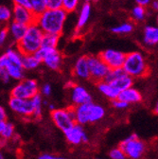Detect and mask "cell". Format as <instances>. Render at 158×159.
Wrapping results in <instances>:
<instances>
[{
	"label": "cell",
	"mask_w": 158,
	"mask_h": 159,
	"mask_svg": "<svg viewBox=\"0 0 158 159\" xmlns=\"http://www.w3.org/2000/svg\"><path fill=\"white\" fill-rule=\"evenodd\" d=\"M53 155L50 153H42L41 155H39L38 159H52Z\"/></svg>",
	"instance_id": "cell-44"
},
{
	"label": "cell",
	"mask_w": 158,
	"mask_h": 159,
	"mask_svg": "<svg viewBox=\"0 0 158 159\" xmlns=\"http://www.w3.org/2000/svg\"><path fill=\"white\" fill-rule=\"evenodd\" d=\"M72 110L74 113L75 122L81 126L102 120L106 113L103 106L93 102L72 107Z\"/></svg>",
	"instance_id": "cell-3"
},
{
	"label": "cell",
	"mask_w": 158,
	"mask_h": 159,
	"mask_svg": "<svg viewBox=\"0 0 158 159\" xmlns=\"http://www.w3.org/2000/svg\"><path fill=\"white\" fill-rule=\"evenodd\" d=\"M125 72L122 68H117V69H110L107 76L104 79V82L107 83H112L115 80L118 79L120 77H121L122 75H124Z\"/></svg>",
	"instance_id": "cell-33"
},
{
	"label": "cell",
	"mask_w": 158,
	"mask_h": 159,
	"mask_svg": "<svg viewBox=\"0 0 158 159\" xmlns=\"http://www.w3.org/2000/svg\"><path fill=\"white\" fill-rule=\"evenodd\" d=\"M97 89L103 96H105L106 98H108L111 101H114V99L117 98V96L120 94V91L116 90L111 84L107 83V82H100L97 84Z\"/></svg>",
	"instance_id": "cell-20"
},
{
	"label": "cell",
	"mask_w": 158,
	"mask_h": 159,
	"mask_svg": "<svg viewBox=\"0 0 158 159\" xmlns=\"http://www.w3.org/2000/svg\"><path fill=\"white\" fill-rule=\"evenodd\" d=\"M30 102L33 107V114L31 118L41 119L43 115V97L39 93L30 98Z\"/></svg>",
	"instance_id": "cell-22"
},
{
	"label": "cell",
	"mask_w": 158,
	"mask_h": 159,
	"mask_svg": "<svg viewBox=\"0 0 158 159\" xmlns=\"http://www.w3.org/2000/svg\"><path fill=\"white\" fill-rule=\"evenodd\" d=\"M70 86V99H71V107L79 106L82 104L89 103L93 102L92 96L87 91V89L80 84H69Z\"/></svg>",
	"instance_id": "cell-12"
},
{
	"label": "cell",
	"mask_w": 158,
	"mask_h": 159,
	"mask_svg": "<svg viewBox=\"0 0 158 159\" xmlns=\"http://www.w3.org/2000/svg\"><path fill=\"white\" fill-rule=\"evenodd\" d=\"M30 11L35 16H38L47 10L46 0H29Z\"/></svg>",
	"instance_id": "cell-30"
},
{
	"label": "cell",
	"mask_w": 158,
	"mask_h": 159,
	"mask_svg": "<svg viewBox=\"0 0 158 159\" xmlns=\"http://www.w3.org/2000/svg\"><path fill=\"white\" fill-rule=\"evenodd\" d=\"M149 8H151L152 11H157V9H158V1L157 0H152L151 3L149 6Z\"/></svg>",
	"instance_id": "cell-43"
},
{
	"label": "cell",
	"mask_w": 158,
	"mask_h": 159,
	"mask_svg": "<svg viewBox=\"0 0 158 159\" xmlns=\"http://www.w3.org/2000/svg\"><path fill=\"white\" fill-rule=\"evenodd\" d=\"M10 108L12 112L17 114L22 117H32L33 114V107L31 104L30 99H23L17 98H10L9 101Z\"/></svg>",
	"instance_id": "cell-11"
},
{
	"label": "cell",
	"mask_w": 158,
	"mask_h": 159,
	"mask_svg": "<svg viewBox=\"0 0 158 159\" xmlns=\"http://www.w3.org/2000/svg\"><path fill=\"white\" fill-rule=\"evenodd\" d=\"M134 30V24L133 22H125L111 29V31L115 34H130Z\"/></svg>",
	"instance_id": "cell-28"
},
{
	"label": "cell",
	"mask_w": 158,
	"mask_h": 159,
	"mask_svg": "<svg viewBox=\"0 0 158 159\" xmlns=\"http://www.w3.org/2000/svg\"><path fill=\"white\" fill-rule=\"evenodd\" d=\"M8 37H9V31L7 26L0 29V48H2L5 45V43L8 40Z\"/></svg>",
	"instance_id": "cell-36"
},
{
	"label": "cell",
	"mask_w": 158,
	"mask_h": 159,
	"mask_svg": "<svg viewBox=\"0 0 158 159\" xmlns=\"http://www.w3.org/2000/svg\"><path fill=\"white\" fill-rule=\"evenodd\" d=\"M122 69L133 80L146 78L151 73L148 60L140 51H133L126 54Z\"/></svg>",
	"instance_id": "cell-2"
},
{
	"label": "cell",
	"mask_w": 158,
	"mask_h": 159,
	"mask_svg": "<svg viewBox=\"0 0 158 159\" xmlns=\"http://www.w3.org/2000/svg\"><path fill=\"white\" fill-rule=\"evenodd\" d=\"M35 19L36 16L29 9L13 5V8L11 9V21L29 27L35 23Z\"/></svg>",
	"instance_id": "cell-14"
},
{
	"label": "cell",
	"mask_w": 158,
	"mask_h": 159,
	"mask_svg": "<svg viewBox=\"0 0 158 159\" xmlns=\"http://www.w3.org/2000/svg\"><path fill=\"white\" fill-rule=\"evenodd\" d=\"M14 134H15L14 125L11 122L7 121L6 125H5V128H4L1 135H0V137H1L2 139H4L5 141H7V140H10V139H11L14 136Z\"/></svg>",
	"instance_id": "cell-32"
},
{
	"label": "cell",
	"mask_w": 158,
	"mask_h": 159,
	"mask_svg": "<svg viewBox=\"0 0 158 159\" xmlns=\"http://www.w3.org/2000/svg\"><path fill=\"white\" fill-rule=\"evenodd\" d=\"M133 81H134V80L133 78H131L130 76H128L125 73L121 77H120L118 79L115 80V81H113L112 83H109V84H111L116 90L121 92V91H123L125 89H128V88L132 87L133 85Z\"/></svg>",
	"instance_id": "cell-21"
},
{
	"label": "cell",
	"mask_w": 158,
	"mask_h": 159,
	"mask_svg": "<svg viewBox=\"0 0 158 159\" xmlns=\"http://www.w3.org/2000/svg\"><path fill=\"white\" fill-rule=\"evenodd\" d=\"M6 122L7 121H0V135H1L4 128H5V125H6Z\"/></svg>",
	"instance_id": "cell-45"
},
{
	"label": "cell",
	"mask_w": 158,
	"mask_h": 159,
	"mask_svg": "<svg viewBox=\"0 0 158 159\" xmlns=\"http://www.w3.org/2000/svg\"><path fill=\"white\" fill-rule=\"evenodd\" d=\"M143 43L147 47H154L158 43V29L154 26H146L143 31Z\"/></svg>",
	"instance_id": "cell-19"
},
{
	"label": "cell",
	"mask_w": 158,
	"mask_h": 159,
	"mask_svg": "<svg viewBox=\"0 0 158 159\" xmlns=\"http://www.w3.org/2000/svg\"><path fill=\"white\" fill-rule=\"evenodd\" d=\"M11 21V10L6 6H0V29L6 27Z\"/></svg>",
	"instance_id": "cell-29"
},
{
	"label": "cell",
	"mask_w": 158,
	"mask_h": 159,
	"mask_svg": "<svg viewBox=\"0 0 158 159\" xmlns=\"http://www.w3.org/2000/svg\"><path fill=\"white\" fill-rule=\"evenodd\" d=\"M12 1H13V5L15 6H20V7H24V8L30 10L29 0H12Z\"/></svg>",
	"instance_id": "cell-40"
},
{
	"label": "cell",
	"mask_w": 158,
	"mask_h": 159,
	"mask_svg": "<svg viewBox=\"0 0 158 159\" xmlns=\"http://www.w3.org/2000/svg\"><path fill=\"white\" fill-rule=\"evenodd\" d=\"M39 93H40V95L43 97H49L52 93V87L49 84H45L42 85V87L40 88V90H39Z\"/></svg>",
	"instance_id": "cell-38"
},
{
	"label": "cell",
	"mask_w": 158,
	"mask_h": 159,
	"mask_svg": "<svg viewBox=\"0 0 158 159\" xmlns=\"http://www.w3.org/2000/svg\"><path fill=\"white\" fill-rule=\"evenodd\" d=\"M134 1H135V3H136L137 6H141L143 8L148 9L152 0H134Z\"/></svg>",
	"instance_id": "cell-41"
},
{
	"label": "cell",
	"mask_w": 158,
	"mask_h": 159,
	"mask_svg": "<svg viewBox=\"0 0 158 159\" xmlns=\"http://www.w3.org/2000/svg\"><path fill=\"white\" fill-rule=\"evenodd\" d=\"M87 63L90 74L89 80L95 82L96 84L104 81L110 69L98 57V55H87Z\"/></svg>",
	"instance_id": "cell-9"
},
{
	"label": "cell",
	"mask_w": 158,
	"mask_h": 159,
	"mask_svg": "<svg viewBox=\"0 0 158 159\" xmlns=\"http://www.w3.org/2000/svg\"><path fill=\"white\" fill-rule=\"evenodd\" d=\"M44 32L35 23L29 25L22 39L16 44V49L22 55L34 54L41 48V42Z\"/></svg>",
	"instance_id": "cell-4"
},
{
	"label": "cell",
	"mask_w": 158,
	"mask_h": 159,
	"mask_svg": "<svg viewBox=\"0 0 158 159\" xmlns=\"http://www.w3.org/2000/svg\"><path fill=\"white\" fill-rule=\"evenodd\" d=\"M47 107H48L49 112H52V111H54V110L56 109V107H55V105H54L53 103H49V104H47Z\"/></svg>",
	"instance_id": "cell-46"
},
{
	"label": "cell",
	"mask_w": 158,
	"mask_h": 159,
	"mask_svg": "<svg viewBox=\"0 0 158 159\" xmlns=\"http://www.w3.org/2000/svg\"><path fill=\"white\" fill-rule=\"evenodd\" d=\"M11 81L10 76L8 75L7 71L5 68H2V67H0V83H2L4 84H9L10 82Z\"/></svg>",
	"instance_id": "cell-39"
},
{
	"label": "cell",
	"mask_w": 158,
	"mask_h": 159,
	"mask_svg": "<svg viewBox=\"0 0 158 159\" xmlns=\"http://www.w3.org/2000/svg\"><path fill=\"white\" fill-rule=\"evenodd\" d=\"M80 4V0H63L62 2V9L66 13L74 12Z\"/></svg>",
	"instance_id": "cell-31"
},
{
	"label": "cell",
	"mask_w": 158,
	"mask_h": 159,
	"mask_svg": "<svg viewBox=\"0 0 158 159\" xmlns=\"http://www.w3.org/2000/svg\"><path fill=\"white\" fill-rule=\"evenodd\" d=\"M61 35L52 34V33H44L42 37L41 48H57L59 42H60Z\"/></svg>",
	"instance_id": "cell-23"
},
{
	"label": "cell",
	"mask_w": 158,
	"mask_h": 159,
	"mask_svg": "<svg viewBox=\"0 0 158 159\" xmlns=\"http://www.w3.org/2000/svg\"><path fill=\"white\" fill-rule=\"evenodd\" d=\"M117 98L126 102L127 104L131 105V104H136V103L141 102L143 97L139 90L132 86L128 89H125L120 92V94L117 96Z\"/></svg>",
	"instance_id": "cell-16"
},
{
	"label": "cell",
	"mask_w": 158,
	"mask_h": 159,
	"mask_svg": "<svg viewBox=\"0 0 158 159\" xmlns=\"http://www.w3.org/2000/svg\"><path fill=\"white\" fill-rule=\"evenodd\" d=\"M7 118H8L7 111L1 104H0V121H7Z\"/></svg>",
	"instance_id": "cell-42"
},
{
	"label": "cell",
	"mask_w": 158,
	"mask_h": 159,
	"mask_svg": "<svg viewBox=\"0 0 158 159\" xmlns=\"http://www.w3.org/2000/svg\"><path fill=\"white\" fill-rule=\"evenodd\" d=\"M98 57L102 60V62L108 66L109 69H117L122 68L126 53L116 49L108 48L98 54Z\"/></svg>",
	"instance_id": "cell-10"
},
{
	"label": "cell",
	"mask_w": 158,
	"mask_h": 159,
	"mask_svg": "<svg viewBox=\"0 0 158 159\" xmlns=\"http://www.w3.org/2000/svg\"><path fill=\"white\" fill-rule=\"evenodd\" d=\"M90 14H91V5H90V3H84L82 8H81V11H80V14H79L78 22H77L76 29H75V35L80 34V32L86 26V24L89 21Z\"/></svg>",
	"instance_id": "cell-17"
},
{
	"label": "cell",
	"mask_w": 158,
	"mask_h": 159,
	"mask_svg": "<svg viewBox=\"0 0 158 159\" xmlns=\"http://www.w3.org/2000/svg\"><path fill=\"white\" fill-rule=\"evenodd\" d=\"M66 141L72 146H78L83 143L88 142V136L84 129V126L79 124H74L65 133Z\"/></svg>",
	"instance_id": "cell-13"
},
{
	"label": "cell",
	"mask_w": 158,
	"mask_h": 159,
	"mask_svg": "<svg viewBox=\"0 0 158 159\" xmlns=\"http://www.w3.org/2000/svg\"><path fill=\"white\" fill-rule=\"evenodd\" d=\"M42 63L34 56V54L31 55H23L22 56V68L24 70H34L40 66Z\"/></svg>",
	"instance_id": "cell-25"
},
{
	"label": "cell",
	"mask_w": 158,
	"mask_h": 159,
	"mask_svg": "<svg viewBox=\"0 0 158 159\" xmlns=\"http://www.w3.org/2000/svg\"><path fill=\"white\" fill-rule=\"evenodd\" d=\"M91 1H93V0H84V3H90Z\"/></svg>",
	"instance_id": "cell-49"
},
{
	"label": "cell",
	"mask_w": 158,
	"mask_h": 159,
	"mask_svg": "<svg viewBox=\"0 0 158 159\" xmlns=\"http://www.w3.org/2000/svg\"><path fill=\"white\" fill-rule=\"evenodd\" d=\"M8 59V62L11 65L22 66V54L19 52L16 48H9L7 51L4 53Z\"/></svg>",
	"instance_id": "cell-26"
},
{
	"label": "cell",
	"mask_w": 158,
	"mask_h": 159,
	"mask_svg": "<svg viewBox=\"0 0 158 159\" xmlns=\"http://www.w3.org/2000/svg\"><path fill=\"white\" fill-rule=\"evenodd\" d=\"M72 74L75 78H77L79 80H89L90 79L88 63H87V55L78 58V60L74 64V66L72 69Z\"/></svg>",
	"instance_id": "cell-15"
},
{
	"label": "cell",
	"mask_w": 158,
	"mask_h": 159,
	"mask_svg": "<svg viewBox=\"0 0 158 159\" xmlns=\"http://www.w3.org/2000/svg\"><path fill=\"white\" fill-rule=\"evenodd\" d=\"M67 14L63 9L49 10L36 16L35 24L44 33H52L61 35L64 30Z\"/></svg>",
	"instance_id": "cell-1"
},
{
	"label": "cell",
	"mask_w": 158,
	"mask_h": 159,
	"mask_svg": "<svg viewBox=\"0 0 158 159\" xmlns=\"http://www.w3.org/2000/svg\"><path fill=\"white\" fill-rule=\"evenodd\" d=\"M34 56L50 70L58 71L62 67L63 55L58 48H40L34 53Z\"/></svg>",
	"instance_id": "cell-6"
},
{
	"label": "cell",
	"mask_w": 158,
	"mask_h": 159,
	"mask_svg": "<svg viewBox=\"0 0 158 159\" xmlns=\"http://www.w3.org/2000/svg\"><path fill=\"white\" fill-rule=\"evenodd\" d=\"M5 69L8 75L10 76L11 80H13V81H16V82H20L23 79H25V70L22 68V66L11 65L8 62V65Z\"/></svg>",
	"instance_id": "cell-24"
},
{
	"label": "cell",
	"mask_w": 158,
	"mask_h": 159,
	"mask_svg": "<svg viewBox=\"0 0 158 159\" xmlns=\"http://www.w3.org/2000/svg\"><path fill=\"white\" fill-rule=\"evenodd\" d=\"M39 84L36 80L30 78H25L22 81L18 82L11 91V98L30 99L35 95L39 94Z\"/></svg>",
	"instance_id": "cell-7"
},
{
	"label": "cell",
	"mask_w": 158,
	"mask_h": 159,
	"mask_svg": "<svg viewBox=\"0 0 158 159\" xmlns=\"http://www.w3.org/2000/svg\"><path fill=\"white\" fill-rule=\"evenodd\" d=\"M0 159H5V156H4V154H3V152L0 151Z\"/></svg>",
	"instance_id": "cell-48"
},
{
	"label": "cell",
	"mask_w": 158,
	"mask_h": 159,
	"mask_svg": "<svg viewBox=\"0 0 158 159\" xmlns=\"http://www.w3.org/2000/svg\"><path fill=\"white\" fill-rule=\"evenodd\" d=\"M62 2L63 0H46V6L49 10L62 9Z\"/></svg>",
	"instance_id": "cell-35"
},
{
	"label": "cell",
	"mask_w": 158,
	"mask_h": 159,
	"mask_svg": "<svg viewBox=\"0 0 158 159\" xmlns=\"http://www.w3.org/2000/svg\"><path fill=\"white\" fill-rule=\"evenodd\" d=\"M52 159H67V158H65V157H63V156H55V155H53Z\"/></svg>",
	"instance_id": "cell-47"
},
{
	"label": "cell",
	"mask_w": 158,
	"mask_h": 159,
	"mask_svg": "<svg viewBox=\"0 0 158 159\" xmlns=\"http://www.w3.org/2000/svg\"><path fill=\"white\" fill-rule=\"evenodd\" d=\"M148 14V9L143 8L141 6H135L132 10L131 16L134 22H142L146 19Z\"/></svg>",
	"instance_id": "cell-27"
},
{
	"label": "cell",
	"mask_w": 158,
	"mask_h": 159,
	"mask_svg": "<svg viewBox=\"0 0 158 159\" xmlns=\"http://www.w3.org/2000/svg\"><path fill=\"white\" fill-rule=\"evenodd\" d=\"M109 156L111 159H127L124 152L121 151L120 147L112 149L109 152Z\"/></svg>",
	"instance_id": "cell-34"
},
{
	"label": "cell",
	"mask_w": 158,
	"mask_h": 159,
	"mask_svg": "<svg viewBox=\"0 0 158 159\" xmlns=\"http://www.w3.org/2000/svg\"><path fill=\"white\" fill-rule=\"evenodd\" d=\"M120 148L124 152L127 159H140L147 150V144L145 141L133 134L120 143Z\"/></svg>",
	"instance_id": "cell-5"
},
{
	"label": "cell",
	"mask_w": 158,
	"mask_h": 159,
	"mask_svg": "<svg viewBox=\"0 0 158 159\" xmlns=\"http://www.w3.org/2000/svg\"><path fill=\"white\" fill-rule=\"evenodd\" d=\"M112 105L114 108L118 109V110H124L130 106L129 104H127L126 102L120 101V99H118V98H115V99H114V101H112Z\"/></svg>",
	"instance_id": "cell-37"
},
{
	"label": "cell",
	"mask_w": 158,
	"mask_h": 159,
	"mask_svg": "<svg viewBox=\"0 0 158 159\" xmlns=\"http://www.w3.org/2000/svg\"><path fill=\"white\" fill-rule=\"evenodd\" d=\"M96 159H102V158H96Z\"/></svg>",
	"instance_id": "cell-50"
},
{
	"label": "cell",
	"mask_w": 158,
	"mask_h": 159,
	"mask_svg": "<svg viewBox=\"0 0 158 159\" xmlns=\"http://www.w3.org/2000/svg\"><path fill=\"white\" fill-rule=\"evenodd\" d=\"M7 29L9 31V35H11V37L12 38V40L14 42H19L22 39V37L24 36V34L27 31L28 27L25 25H22L20 23H17L14 21H11L8 25H7Z\"/></svg>",
	"instance_id": "cell-18"
},
{
	"label": "cell",
	"mask_w": 158,
	"mask_h": 159,
	"mask_svg": "<svg viewBox=\"0 0 158 159\" xmlns=\"http://www.w3.org/2000/svg\"><path fill=\"white\" fill-rule=\"evenodd\" d=\"M50 116L56 127L64 133L76 124L72 107L59 109L56 108L54 111L50 112Z\"/></svg>",
	"instance_id": "cell-8"
}]
</instances>
